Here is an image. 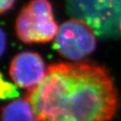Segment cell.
<instances>
[{
	"label": "cell",
	"mask_w": 121,
	"mask_h": 121,
	"mask_svg": "<svg viewBox=\"0 0 121 121\" xmlns=\"http://www.w3.org/2000/svg\"><path fill=\"white\" fill-rule=\"evenodd\" d=\"M36 121H110L118 93L105 68L95 63L60 62L25 97Z\"/></svg>",
	"instance_id": "cell-1"
},
{
	"label": "cell",
	"mask_w": 121,
	"mask_h": 121,
	"mask_svg": "<svg viewBox=\"0 0 121 121\" xmlns=\"http://www.w3.org/2000/svg\"><path fill=\"white\" fill-rule=\"evenodd\" d=\"M15 31L19 40L27 44L47 43L55 40L59 27L49 0L30 1L19 12Z\"/></svg>",
	"instance_id": "cell-2"
},
{
	"label": "cell",
	"mask_w": 121,
	"mask_h": 121,
	"mask_svg": "<svg viewBox=\"0 0 121 121\" xmlns=\"http://www.w3.org/2000/svg\"><path fill=\"white\" fill-rule=\"evenodd\" d=\"M54 46L65 59L80 62L96 50V35L85 21L69 19L59 27Z\"/></svg>",
	"instance_id": "cell-3"
},
{
	"label": "cell",
	"mask_w": 121,
	"mask_h": 121,
	"mask_svg": "<svg viewBox=\"0 0 121 121\" xmlns=\"http://www.w3.org/2000/svg\"><path fill=\"white\" fill-rule=\"evenodd\" d=\"M47 70L38 53L24 51L19 53L12 60L9 75L17 87L34 88L45 78Z\"/></svg>",
	"instance_id": "cell-4"
},
{
	"label": "cell",
	"mask_w": 121,
	"mask_h": 121,
	"mask_svg": "<svg viewBox=\"0 0 121 121\" xmlns=\"http://www.w3.org/2000/svg\"><path fill=\"white\" fill-rule=\"evenodd\" d=\"M1 121H36L35 116L26 98H17L4 106Z\"/></svg>",
	"instance_id": "cell-5"
},
{
	"label": "cell",
	"mask_w": 121,
	"mask_h": 121,
	"mask_svg": "<svg viewBox=\"0 0 121 121\" xmlns=\"http://www.w3.org/2000/svg\"><path fill=\"white\" fill-rule=\"evenodd\" d=\"M18 96L19 91L17 86L4 80L2 73H0V99H10Z\"/></svg>",
	"instance_id": "cell-6"
},
{
	"label": "cell",
	"mask_w": 121,
	"mask_h": 121,
	"mask_svg": "<svg viewBox=\"0 0 121 121\" xmlns=\"http://www.w3.org/2000/svg\"><path fill=\"white\" fill-rule=\"evenodd\" d=\"M15 0H0V14L9 10L14 4Z\"/></svg>",
	"instance_id": "cell-7"
},
{
	"label": "cell",
	"mask_w": 121,
	"mask_h": 121,
	"mask_svg": "<svg viewBox=\"0 0 121 121\" xmlns=\"http://www.w3.org/2000/svg\"><path fill=\"white\" fill-rule=\"evenodd\" d=\"M7 46V38L3 29L0 27V57L4 55Z\"/></svg>",
	"instance_id": "cell-8"
},
{
	"label": "cell",
	"mask_w": 121,
	"mask_h": 121,
	"mask_svg": "<svg viewBox=\"0 0 121 121\" xmlns=\"http://www.w3.org/2000/svg\"><path fill=\"white\" fill-rule=\"evenodd\" d=\"M120 30H121V23H120Z\"/></svg>",
	"instance_id": "cell-9"
}]
</instances>
